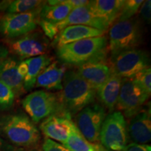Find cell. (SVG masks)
Listing matches in <instances>:
<instances>
[{"label":"cell","instance_id":"obj_1","mask_svg":"<svg viewBox=\"0 0 151 151\" xmlns=\"http://www.w3.org/2000/svg\"><path fill=\"white\" fill-rule=\"evenodd\" d=\"M59 96L62 113L71 117L95 101L97 90L76 71H65Z\"/></svg>","mask_w":151,"mask_h":151},{"label":"cell","instance_id":"obj_2","mask_svg":"<svg viewBox=\"0 0 151 151\" xmlns=\"http://www.w3.org/2000/svg\"><path fill=\"white\" fill-rule=\"evenodd\" d=\"M55 49L56 55L62 64L78 67L107 57L108 39L105 36L88 38Z\"/></svg>","mask_w":151,"mask_h":151},{"label":"cell","instance_id":"obj_3","mask_svg":"<svg viewBox=\"0 0 151 151\" xmlns=\"http://www.w3.org/2000/svg\"><path fill=\"white\" fill-rule=\"evenodd\" d=\"M0 134L13 144L21 147L37 146L41 139L37 126L22 113L0 117Z\"/></svg>","mask_w":151,"mask_h":151},{"label":"cell","instance_id":"obj_4","mask_svg":"<svg viewBox=\"0 0 151 151\" xmlns=\"http://www.w3.org/2000/svg\"><path fill=\"white\" fill-rule=\"evenodd\" d=\"M143 36L142 24L137 18L113 22L109 29L108 42L111 57L124 50L137 48L142 43Z\"/></svg>","mask_w":151,"mask_h":151},{"label":"cell","instance_id":"obj_5","mask_svg":"<svg viewBox=\"0 0 151 151\" xmlns=\"http://www.w3.org/2000/svg\"><path fill=\"white\" fill-rule=\"evenodd\" d=\"M127 123L120 111H113L106 117L99 134L101 145L106 150L122 151L129 141Z\"/></svg>","mask_w":151,"mask_h":151},{"label":"cell","instance_id":"obj_6","mask_svg":"<svg viewBox=\"0 0 151 151\" xmlns=\"http://www.w3.org/2000/svg\"><path fill=\"white\" fill-rule=\"evenodd\" d=\"M22 105L35 124L52 115L62 113L58 94L46 90L29 94L22 99Z\"/></svg>","mask_w":151,"mask_h":151},{"label":"cell","instance_id":"obj_7","mask_svg":"<svg viewBox=\"0 0 151 151\" xmlns=\"http://www.w3.org/2000/svg\"><path fill=\"white\" fill-rule=\"evenodd\" d=\"M148 52L141 49L124 50L111 57L112 70L122 78H132L138 72L150 67Z\"/></svg>","mask_w":151,"mask_h":151},{"label":"cell","instance_id":"obj_8","mask_svg":"<svg viewBox=\"0 0 151 151\" xmlns=\"http://www.w3.org/2000/svg\"><path fill=\"white\" fill-rule=\"evenodd\" d=\"M41 8L22 14H6L0 20V34L7 39H16L37 27Z\"/></svg>","mask_w":151,"mask_h":151},{"label":"cell","instance_id":"obj_9","mask_svg":"<svg viewBox=\"0 0 151 151\" xmlns=\"http://www.w3.org/2000/svg\"><path fill=\"white\" fill-rule=\"evenodd\" d=\"M106 111L101 104L92 103L76 114V127L83 137L91 143L99 141V134Z\"/></svg>","mask_w":151,"mask_h":151},{"label":"cell","instance_id":"obj_10","mask_svg":"<svg viewBox=\"0 0 151 151\" xmlns=\"http://www.w3.org/2000/svg\"><path fill=\"white\" fill-rule=\"evenodd\" d=\"M148 97L132 78H122L116 108L126 118H132L142 110Z\"/></svg>","mask_w":151,"mask_h":151},{"label":"cell","instance_id":"obj_11","mask_svg":"<svg viewBox=\"0 0 151 151\" xmlns=\"http://www.w3.org/2000/svg\"><path fill=\"white\" fill-rule=\"evenodd\" d=\"M49 41L40 32H32L9 43V51L18 55L21 59H29L46 54Z\"/></svg>","mask_w":151,"mask_h":151},{"label":"cell","instance_id":"obj_12","mask_svg":"<svg viewBox=\"0 0 151 151\" xmlns=\"http://www.w3.org/2000/svg\"><path fill=\"white\" fill-rule=\"evenodd\" d=\"M76 72L97 90L110 77L113 70L107 57H105L78 66Z\"/></svg>","mask_w":151,"mask_h":151},{"label":"cell","instance_id":"obj_13","mask_svg":"<svg viewBox=\"0 0 151 151\" xmlns=\"http://www.w3.org/2000/svg\"><path fill=\"white\" fill-rule=\"evenodd\" d=\"M74 124L70 116L58 113L45 119L41 124L40 129L48 139L63 144L70 135Z\"/></svg>","mask_w":151,"mask_h":151},{"label":"cell","instance_id":"obj_14","mask_svg":"<svg viewBox=\"0 0 151 151\" xmlns=\"http://www.w3.org/2000/svg\"><path fill=\"white\" fill-rule=\"evenodd\" d=\"M58 32L69 25H85L106 32L110 25L102 19L96 16L88 6L73 9L65 20L55 24Z\"/></svg>","mask_w":151,"mask_h":151},{"label":"cell","instance_id":"obj_15","mask_svg":"<svg viewBox=\"0 0 151 151\" xmlns=\"http://www.w3.org/2000/svg\"><path fill=\"white\" fill-rule=\"evenodd\" d=\"M105 32L88 26L69 25L59 32L54 38L51 46L57 48L82 39L104 36Z\"/></svg>","mask_w":151,"mask_h":151},{"label":"cell","instance_id":"obj_16","mask_svg":"<svg viewBox=\"0 0 151 151\" xmlns=\"http://www.w3.org/2000/svg\"><path fill=\"white\" fill-rule=\"evenodd\" d=\"M129 137L134 143L146 144L151 139L150 109H143L132 117L127 125Z\"/></svg>","mask_w":151,"mask_h":151},{"label":"cell","instance_id":"obj_17","mask_svg":"<svg viewBox=\"0 0 151 151\" xmlns=\"http://www.w3.org/2000/svg\"><path fill=\"white\" fill-rule=\"evenodd\" d=\"M65 73V66L60 65L58 61L52 62L38 76L35 86L46 90L61 91Z\"/></svg>","mask_w":151,"mask_h":151},{"label":"cell","instance_id":"obj_18","mask_svg":"<svg viewBox=\"0 0 151 151\" xmlns=\"http://www.w3.org/2000/svg\"><path fill=\"white\" fill-rule=\"evenodd\" d=\"M19 62L11 57H7L0 64V81L9 86L15 95H20L24 90V78L18 71Z\"/></svg>","mask_w":151,"mask_h":151},{"label":"cell","instance_id":"obj_19","mask_svg":"<svg viewBox=\"0 0 151 151\" xmlns=\"http://www.w3.org/2000/svg\"><path fill=\"white\" fill-rule=\"evenodd\" d=\"M122 78L112 72L107 81L97 90V97L104 108L113 112L118 101Z\"/></svg>","mask_w":151,"mask_h":151},{"label":"cell","instance_id":"obj_20","mask_svg":"<svg viewBox=\"0 0 151 151\" xmlns=\"http://www.w3.org/2000/svg\"><path fill=\"white\" fill-rule=\"evenodd\" d=\"M124 0H95L90 1L88 6L92 13L109 25L118 20Z\"/></svg>","mask_w":151,"mask_h":151},{"label":"cell","instance_id":"obj_21","mask_svg":"<svg viewBox=\"0 0 151 151\" xmlns=\"http://www.w3.org/2000/svg\"><path fill=\"white\" fill-rule=\"evenodd\" d=\"M28 71L24 78V90L29 91L35 86L38 76L52 62V58L48 54L42 55L25 60Z\"/></svg>","mask_w":151,"mask_h":151},{"label":"cell","instance_id":"obj_22","mask_svg":"<svg viewBox=\"0 0 151 151\" xmlns=\"http://www.w3.org/2000/svg\"><path fill=\"white\" fill-rule=\"evenodd\" d=\"M72 10V6L68 2V0H62V3L54 6L45 4L41 9L39 20L54 24L58 23L65 20Z\"/></svg>","mask_w":151,"mask_h":151},{"label":"cell","instance_id":"obj_23","mask_svg":"<svg viewBox=\"0 0 151 151\" xmlns=\"http://www.w3.org/2000/svg\"><path fill=\"white\" fill-rule=\"evenodd\" d=\"M63 145L71 151H108L101 144L91 143L87 140L81 134L76 124Z\"/></svg>","mask_w":151,"mask_h":151},{"label":"cell","instance_id":"obj_24","mask_svg":"<svg viewBox=\"0 0 151 151\" xmlns=\"http://www.w3.org/2000/svg\"><path fill=\"white\" fill-rule=\"evenodd\" d=\"M41 0H15L9 1L6 7L7 14H22L41 8L46 3Z\"/></svg>","mask_w":151,"mask_h":151},{"label":"cell","instance_id":"obj_25","mask_svg":"<svg viewBox=\"0 0 151 151\" xmlns=\"http://www.w3.org/2000/svg\"><path fill=\"white\" fill-rule=\"evenodd\" d=\"M134 82L150 97L151 93V68L148 67L138 72L132 78Z\"/></svg>","mask_w":151,"mask_h":151},{"label":"cell","instance_id":"obj_26","mask_svg":"<svg viewBox=\"0 0 151 151\" xmlns=\"http://www.w3.org/2000/svg\"><path fill=\"white\" fill-rule=\"evenodd\" d=\"M14 91L6 85L0 81V111H6L10 109L15 100Z\"/></svg>","mask_w":151,"mask_h":151},{"label":"cell","instance_id":"obj_27","mask_svg":"<svg viewBox=\"0 0 151 151\" xmlns=\"http://www.w3.org/2000/svg\"><path fill=\"white\" fill-rule=\"evenodd\" d=\"M143 2V0H124L118 20H125L133 18V16L139 11Z\"/></svg>","mask_w":151,"mask_h":151},{"label":"cell","instance_id":"obj_28","mask_svg":"<svg viewBox=\"0 0 151 151\" xmlns=\"http://www.w3.org/2000/svg\"><path fill=\"white\" fill-rule=\"evenodd\" d=\"M39 25L41 26L44 35L50 39H53L55 36L59 33L54 23L39 20Z\"/></svg>","mask_w":151,"mask_h":151},{"label":"cell","instance_id":"obj_29","mask_svg":"<svg viewBox=\"0 0 151 151\" xmlns=\"http://www.w3.org/2000/svg\"><path fill=\"white\" fill-rule=\"evenodd\" d=\"M42 148L43 151H71L62 143H59L48 138L43 141Z\"/></svg>","mask_w":151,"mask_h":151},{"label":"cell","instance_id":"obj_30","mask_svg":"<svg viewBox=\"0 0 151 151\" xmlns=\"http://www.w3.org/2000/svg\"><path fill=\"white\" fill-rule=\"evenodd\" d=\"M140 15L142 20L147 24L150 23L151 20V1H143L140 7Z\"/></svg>","mask_w":151,"mask_h":151},{"label":"cell","instance_id":"obj_31","mask_svg":"<svg viewBox=\"0 0 151 151\" xmlns=\"http://www.w3.org/2000/svg\"><path fill=\"white\" fill-rule=\"evenodd\" d=\"M122 151H151V146L148 144L132 143L127 144Z\"/></svg>","mask_w":151,"mask_h":151},{"label":"cell","instance_id":"obj_32","mask_svg":"<svg viewBox=\"0 0 151 151\" xmlns=\"http://www.w3.org/2000/svg\"><path fill=\"white\" fill-rule=\"evenodd\" d=\"M0 151H16L14 147L4 139L0 134Z\"/></svg>","mask_w":151,"mask_h":151},{"label":"cell","instance_id":"obj_33","mask_svg":"<svg viewBox=\"0 0 151 151\" xmlns=\"http://www.w3.org/2000/svg\"><path fill=\"white\" fill-rule=\"evenodd\" d=\"M18 71L20 76L24 78V77L27 75L28 71L27 65V63H26L25 60H22V61L19 62L18 66Z\"/></svg>","mask_w":151,"mask_h":151},{"label":"cell","instance_id":"obj_34","mask_svg":"<svg viewBox=\"0 0 151 151\" xmlns=\"http://www.w3.org/2000/svg\"><path fill=\"white\" fill-rule=\"evenodd\" d=\"M89 1L87 0H68V2L72 6L73 9L86 6L89 4Z\"/></svg>","mask_w":151,"mask_h":151},{"label":"cell","instance_id":"obj_35","mask_svg":"<svg viewBox=\"0 0 151 151\" xmlns=\"http://www.w3.org/2000/svg\"><path fill=\"white\" fill-rule=\"evenodd\" d=\"M9 50L5 46H0V64L9 55Z\"/></svg>","mask_w":151,"mask_h":151},{"label":"cell","instance_id":"obj_36","mask_svg":"<svg viewBox=\"0 0 151 151\" xmlns=\"http://www.w3.org/2000/svg\"><path fill=\"white\" fill-rule=\"evenodd\" d=\"M4 1H0V8H1V6H2L3 5V4H4Z\"/></svg>","mask_w":151,"mask_h":151}]
</instances>
